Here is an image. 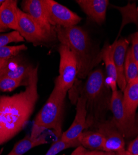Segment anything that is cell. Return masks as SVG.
Here are the masks:
<instances>
[{"label":"cell","instance_id":"1","mask_svg":"<svg viewBox=\"0 0 138 155\" xmlns=\"http://www.w3.org/2000/svg\"><path fill=\"white\" fill-rule=\"evenodd\" d=\"M38 67H34L26 89L12 96H0V146L19 134L34 111L39 95Z\"/></svg>","mask_w":138,"mask_h":155},{"label":"cell","instance_id":"32","mask_svg":"<svg viewBox=\"0 0 138 155\" xmlns=\"http://www.w3.org/2000/svg\"><path fill=\"white\" fill-rule=\"evenodd\" d=\"M5 2L4 0H0V6H2V5Z\"/></svg>","mask_w":138,"mask_h":155},{"label":"cell","instance_id":"15","mask_svg":"<svg viewBox=\"0 0 138 155\" xmlns=\"http://www.w3.org/2000/svg\"><path fill=\"white\" fill-rule=\"evenodd\" d=\"M18 1L5 0L0 6V22L8 29L18 31Z\"/></svg>","mask_w":138,"mask_h":155},{"label":"cell","instance_id":"31","mask_svg":"<svg viewBox=\"0 0 138 155\" xmlns=\"http://www.w3.org/2000/svg\"><path fill=\"white\" fill-rule=\"evenodd\" d=\"M103 155H117L115 152H105Z\"/></svg>","mask_w":138,"mask_h":155},{"label":"cell","instance_id":"13","mask_svg":"<svg viewBox=\"0 0 138 155\" xmlns=\"http://www.w3.org/2000/svg\"><path fill=\"white\" fill-rule=\"evenodd\" d=\"M123 103L125 114L129 121L136 124V113L138 107V81L137 80L128 83L123 91Z\"/></svg>","mask_w":138,"mask_h":155},{"label":"cell","instance_id":"29","mask_svg":"<svg viewBox=\"0 0 138 155\" xmlns=\"http://www.w3.org/2000/svg\"><path fill=\"white\" fill-rule=\"evenodd\" d=\"M8 28H6L5 26H4V25L1 23V22H0V32H6L8 31Z\"/></svg>","mask_w":138,"mask_h":155},{"label":"cell","instance_id":"34","mask_svg":"<svg viewBox=\"0 0 138 155\" xmlns=\"http://www.w3.org/2000/svg\"><path fill=\"white\" fill-rule=\"evenodd\" d=\"M137 80V81H138V73H137V79H136Z\"/></svg>","mask_w":138,"mask_h":155},{"label":"cell","instance_id":"26","mask_svg":"<svg viewBox=\"0 0 138 155\" xmlns=\"http://www.w3.org/2000/svg\"><path fill=\"white\" fill-rule=\"evenodd\" d=\"M131 39L132 43L131 49L136 61L138 63V31L131 35Z\"/></svg>","mask_w":138,"mask_h":155},{"label":"cell","instance_id":"18","mask_svg":"<svg viewBox=\"0 0 138 155\" xmlns=\"http://www.w3.org/2000/svg\"><path fill=\"white\" fill-rule=\"evenodd\" d=\"M78 140L80 145L86 149L103 151L105 138L103 135L98 131H83Z\"/></svg>","mask_w":138,"mask_h":155},{"label":"cell","instance_id":"25","mask_svg":"<svg viewBox=\"0 0 138 155\" xmlns=\"http://www.w3.org/2000/svg\"><path fill=\"white\" fill-rule=\"evenodd\" d=\"M105 151L90 150L86 149L82 146H79L70 155H103Z\"/></svg>","mask_w":138,"mask_h":155},{"label":"cell","instance_id":"17","mask_svg":"<svg viewBox=\"0 0 138 155\" xmlns=\"http://www.w3.org/2000/svg\"><path fill=\"white\" fill-rule=\"evenodd\" d=\"M115 46V41L111 45L106 44L103 50L100 51V54H101L102 60L104 61L106 67L107 74L106 82L117 84V72L113 59Z\"/></svg>","mask_w":138,"mask_h":155},{"label":"cell","instance_id":"10","mask_svg":"<svg viewBox=\"0 0 138 155\" xmlns=\"http://www.w3.org/2000/svg\"><path fill=\"white\" fill-rule=\"evenodd\" d=\"M86 102L83 96L80 94L77 102L76 114L71 126L59 137L65 141L77 140L80 134L86 128Z\"/></svg>","mask_w":138,"mask_h":155},{"label":"cell","instance_id":"14","mask_svg":"<svg viewBox=\"0 0 138 155\" xmlns=\"http://www.w3.org/2000/svg\"><path fill=\"white\" fill-rule=\"evenodd\" d=\"M128 44L129 42L126 38H122L115 41L113 59L117 72V85L121 89V91H123L127 85L124 76V67Z\"/></svg>","mask_w":138,"mask_h":155},{"label":"cell","instance_id":"22","mask_svg":"<svg viewBox=\"0 0 138 155\" xmlns=\"http://www.w3.org/2000/svg\"><path fill=\"white\" fill-rule=\"evenodd\" d=\"M27 81H24L21 80L12 79L6 76H0V91L11 92L14 91L19 86L24 85L26 86L28 84Z\"/></svg>","mask_w":138,"mask_h":155},{"label":"cell","instance_id":"8","mask_svg":"<svg viewBox=\"0 0 138 155\" xmlns=\"http://www.w3.org/2000/svg\"><path fill=\"white\" fill-rule=\"evenodd\" d=\"M48 16L54 27L69 28L77 25L82 18L67 7L53 0H43Z\"/></svg>","mask_w":138,"mask_h":155},{"label":"cell","instance_id":"24","mask_svg":"<svg viewBox=\"0 0 138 155\" xmlns=\"http://www.w3.org/2000/svg\"><path fill=\"white\" fill-rule=\"evenodd\" d=\"M24 41L19 32L16 31L0 35V47L12 42H20Z\"/></svg>","mask_w":138,"mask_h":155},{"label":"cell","instance_id":"2","mask_svg":"<svg viewBox=\"0 0 138 155\" xmlns=\"http://www.w3.org/2000/svg\"><path fill=\"white\" fill-rule=\"evenodd\" d=\"M57 39L73 53L77 63V76L87 78L94 67L102 60L100 52L96 53L88 33L82 28L74 25L69 28L56 26Z\"/></svg>","mask_w":138,"mask_h":155},{"label":"cell","instance_id":"23","mask_svg":"<svg viewBox=\"0 0 138 155\" xmlns=\"http://www.w3.org/2000/svg\"><path fill=\"white\" fill-rule=\"evenodd\" d=\"M28 47L24 44L16 46H3L0 47V60L15 58L21 51L26 50Z\"/></svg>","mask_w":138,"mask_h":155},{"label":"cell","instance_id":"27","mask_svg":"<svg viewBox=\"0 0 138 155\" xmlns=\"http://www.w3.org/2000/svg\"><path fill=\"white\" fill-rule=\"evenodd\" d=\"M127 150L134 155H138V135L130 143Z\"/></svg>","mask_w":138,"mask_h":155},{"label":"cell","instance_id":"33","mask_svg":"<svg viewBox=\"0 0 138 155\" xmlns=\"http://www.w3.org/2000/svg\"><path fill=\"white\" fill-rule=\"evenodd\" d=\"M136 25H137V26H138V19H137V21H136V24H135Z\"/></svg>","mask_w":138,"mask_h":155},{"label":"cell","instance_id":"19","mask_svg":"<svg viewBox=\"0 0 138 155\" xmlns=\"http://www.w3.org/2000/svg\"><path fill=\"white\" fill-rule=\"evenodd\" d=\"M47 143V140L43 136L34 138L31 135H26L15 144L7 155H23L32 148Z\"/></svg>","mask_w":138,"mask_h":155},{"label":"cell","instance_id":"9","mask_svg":"<svg viewBox=\"0 0 138 155\" xmlns=\"http://www.w3.org/2000/svg\"><path fill=\"white\" fill-rule=\"evenodd\" d=\"M93 127L104 137L103 151L116 153L124 149V137L113 119L99 122Z\"/></svg>","mask_w":138,"mask_h":155},{"label":"cell","instance_id":"3","mask_svg":"<svg viewBox=\"0 0 138 155\" xmlns=\"http://www.w3.org/2000/svg\"><path fill=\"white\" fill-rule=\"evenodd\" d=\"M109 91L103 70L99 68L92 70L81 91L86 102V128L105 120V114L109 107L111 96Z\"/></svg>","mask_w":138,"mask_h":155},{"label":"cell","instance_id":"30","mask_svg":"<svg viewBox=\"0 0 138 155\" xmlns=\"http://www.w3.org/2000/svg\"><path fill=\"white\" fill-rule=\"evenodd\" d=\"M8 60H0V70H1L5 64L7 63Z\"/></svg>","mask_w":138,"mask_h":155},{"label":"cell","instance_id":"21","mask_svg":"<svg viewBox=\"0 0 138 155\" xmlns=\"http://www.w3.org/2000/svg\"><path fill=\"white\" fill-rule=\"evenodd\" d=\"M81 146L79 140L73 141H65L60 138L52 145L45 155H57L64 150Z\"/></svg>","mask_w":138,"mask_h":155},{"label":"cell","instance_id":"6","mask_svg":"<svg viewBox=\"0 0 138 155\" xmlns=\"http://www.w3.org/2000/svg\"><path fill=\"white\" fill-rule=\"evenodd\" d=\"M58 50L60 55L59 75L55 82L64 91L67 93L77 76V63L73 53L67 46L60 44Z\"/></svg>","mask_w":138,"mask_h":155},{"label":"cell","instance_id":"12","mask_svg":"<svg viewBox=\"0 0 138 155\" xmlns=\"http://www.w3.org/2000/svg\"><path fill=\"white\" fill-rule=\"evenodd\" d=\"M75 2L93 21L99 25L105 21L108 0H77Z\"/></svg>","mask_w":138,"mask_h":155},{"label":"cell","instance_id":"4","mask_svg":"<svg viewBox=\"0 0 138 155\" xmlns=\"http://www.w3.org/2000/svg\"><path fill=\"white\" fill-rule=\"evenodd\" d=\"M66 94L67 93L55 82L51 95L35 118L36 128L51 129L58 137L61 136Z\"/></svg>","mask_w":138,"mask_h":155},{"label":"cell","instance_id":"16","mask_svg":"<svg viewBox=\"0 0 138 155\" xmlns=\"http://www.w3.org/2000/svg\"><path fill=\"white\" fill-rule=\"evenodd\" d=\"M15 58L9 59L4 67L0 70V76H6L12 79L21 80L26 81L29 78L34 67L26 64L16 63L13 66Z\"/></svg>","mask_w":138,"mask_h":155},{"label":"cell","instance_id":"7","mask_svg":"<svg viewBox=\"0 0 138 155\" xmlns=\"http://www.w3.org/2000/svg\"><path fill=\"white\" fill-rule=\"evenodd\" d=\"M111 91L109 109L113 114V120L124 137H131L137 133V126L133 125L128 119L125 114L123 94L117 89V85L109 87Z\"/></svg>","mask_w":138,"mask_h":155},{"label":"cell","instance_id":"20","mask_svg":"<svg viewBox=\"0 0 138 155\" xmlns=\"http://www.w3.org/2000/svg\"><path fill=\"white\" fill-rule=\"evenodd\" d=\"M124 71L127 84L131 83L137 79L138 73V63L134 57L131 47L127 50L124 61Z\"/></svg>","mask_w":138,"mask_h":155},{"label":"cell","instance_id":"28","mask_svg":"<svg viewBox=\"0 0 138 155\" xmlns=\"http://www.w3.org/2000/svg\"><path fill=\"white\" fill-rule=\"evenodd\" d=\"M116 154L117 155H134V154L130 152L129 151L125 150V148L116 152Z\"/></svg>","mask_w":138,"mask_h":155},{"label":"cell","instance_id":"11","mask_svg":"<svg viewBox=\"0 0 138 155\" xmlns=\"http://www.w3.org/2000/svg\"><path fill=\"white\" fill-rule=\"evenodd\" d=\"M21 10L28 15L41 27L48 32L55 33V27L49 20L43 0H23Z\"/></svg>","mask_w":138,"mask_h":155},{"label":"cell","instance_id":"5","mask_svg":"<svg viewBox=\"0 0 138 155\" xmlns=\"http://www.w3.org/2000/svg\"><path fill=\"white\" fill-rule=\"evenodd\" d=\"M28 42L34 46L44 45L56 41V32H50L41 27L21 9L18 10V31Z\"/></svg>","mask_w":138,"mask_h":155}]
</instances>
